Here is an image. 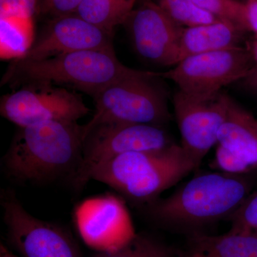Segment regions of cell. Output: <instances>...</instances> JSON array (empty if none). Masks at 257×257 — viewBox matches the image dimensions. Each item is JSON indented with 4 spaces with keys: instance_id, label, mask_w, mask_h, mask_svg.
Instances as JSON below:
<instances>
[{
    "instance_id": "cell-21",
    "label": "cell",
    "mask_w": 257,
    "mask_h": 257,
    "mask_svg": "<svg viewBox=\"0 0 257 257\" xmlns=\"http://www.w3.org/2000/svg\"><path fill=\"white\" fill-rule=\"evenodd\" d=\"M202 9L219 20H225L242 28L243 3L236 0H194Z\"/></svg>"
},
{
    "instance_id": "cell-4",
    "label": "cell",
    "mask_w": 257,
    "mask_h": 257,
    "mask_svg": "<svg viewBox=\"0 0 257 257\" xmlns=\"http://www.w3.org/2000/svg\"><path fill=\"white\" fill-rule=\"evenodd\" d=\"M197 168L181 145L172 144L163 150L115 157L94 169L89 179L106 184L135 202L150 203Z\"/></svg>"
},
{
    "instance_id": "cell-3",
    "label": "cell",
    "mask_w": 257,
    "mask_h": 257,
    "mask_svg": "<svg viewBox=\"0 0 257 257\" xmlns=\"http://www.w3.org/2000/svg\"><path fill=\"white\" fill-rule=\"evenodd\" d=\"M119 60L113 47L71 52L43 60H13L2 85L69 87L94 97L111 83L136 73Z\"/></svg>"
},
{
    "instance_id": "cell-17",
    "label": "cell",
    "mask_w": 257,
    "mask_h": 257,
    "mask_svg": "<svg viewBox=\"0 0 257 257\" xmlns=\"http://www.w3.org/2000/svg\"><path fill=\"white\" fill-rule=\"evenodd\" d=\"M33 18L17 15L0 16L2 60L23 59L35 42Z\"/></svg>"
},
{
    "instance_id": "cell-16",
    "label": "cell",
    "mask_w": 257,
    "mask_h": 257,
    "mask_svg": "<svg viewBox=\"0 0 257 257\" xmlns=\"http://www.w3.org/2000/svg\"><path fill=\"white\" fill-rule=\"evenodd\" d=\"M242 32L234 24L221 20L184 28L179 42V62L189 56L239 46Z\"/></svg>"
},
{
    "instance_id": "cell-5",
    "label": "cell",
    "mask_w": 257,
    "mask_h": 257,
    "mask_svg": "<svg viewBox=\"0 0 257 257\" xmlns=\"http://www.w3.org/2000/svg\"><path fill=\"white\" fill-rule=\"evenodd\" d=\"M156 72L138 70L111 83L93 97L95 111L84 125V135L108 123L147 124L162 126L170 119L163 91L153 82Z\"/></svg>"
},
{
    "instance_id": "cell-15",
    "label": "cell",
    "mask_w": 257,
    "mask_h": 257,
    "mask_svg": "<svg viewBox=\"0 0 257 257\" xmlns=\"http://www.w3.org/2000/svg\"><path fill=\"white\" fill-rule=\"evenodd\" d=\"M176 253L177 257H257V235L231 231L221 235L192 233Z\"/></svg>"
},
{
    "instance_id": "cell-2",
    "label": "cell",
    "mask_w": 257,
    "mask_h": 257,
    "mask_svg": "<svg viewBox=\"0 0 257 257\" xmlns=\"http://www.w3.org/2000/svg\"><path fill=\"white\" fill-rule=\"evenodd\" d=\"M249 175L216 172L189 180L170 197L149 203V213L159 224L193 229L229 216L250 195Z\"/></svg>"
},
{
    "instance_id": "cell-13",
    "label": "cell",
    "mask_w": 257,
    "mask_h": 257,
    "mask_svg": "<svg viewBox=\"0 0 257 257\" xmlns=\"http://www.w3.org/2000/svg\"><path fill=\"white\" fill-rule=\"evenodd\" d=\"M89 218L79 219L83 239L97 251H114L130 241L136 233L126 211L116 199L98 201Z\"/></svg>"
},
{
    "instance_id": "cell-26",
    "label": "cell",
    "mask_w": 257,
    "mask_h": 257,
    "mask_svg": "<svg viewBox=\"0 0 257 257\" xmlns=\"http://www.w3.org/2000/svg\"><path fill=\"white\" fill-rule=\"evenodd\" d=\"M242 28L252 32L257 37V0H246L243 3Z\"/></svg>"
},
{
    "instance_id": "cell-23",
    "label": "cell",
    "mask_w": 257,
    "mask_h": 257,
    "mask_svg": "<svg viewBox=\"0 0 257 257\" xmlns=\"http://www.w3.org/2000/svg\"><path fill=\"white\" fill-rule=\"evenodd\" d=\"M211 167L218 172L233 175H250L251 170L239 157L220 146L216 145L215 157Z\"/></svg>"
},
{
    "instance_id": "cell-14",
    "label": "cell",
    "mask_w": 257,
    "mask_h": 257,
    "mask_svg": "<svg viewBox=\"0 0 257 257\" xmlns=\"http://www.w3.org/2000/svg\"><path fill=\"white\" fill-rule=\"evenodd\" d=\"M217 145L239 157L251 173L257 172V117L230 96Z\"/></svg>"
},
{
    "instance_id": "cell-20",
    "label": "cell",
    "mask_w": 257,
    "mask_h": 257,
    "mask_svg": "<svg viewBox=\"0 0 257 257\" xmlns=\"http://www.w3.org/2000/svg\"><path fill=\"white\" fill-rule=\"evenodd\" d=\"M157 3L179 26L189 28L219 20L198 6L194 0H157Z\"/></svg>"
},
{
    "instance_id": "cell-27",
    "label": "cell",
    "mask_w": 257,
    "mask_h": 257,
    "mask_svg": "<svg viewBox=\"0 0 257 257\" xmlns=\"http://www.w3.org/2000/svg\"><path fill=\"white\" fill-rule=\"evenodd\" d=\"M246 80V84L248 85V87L251 88L253 91L257 94V72L255 70H252L251 74L245 79Z\"/></svg>"
},
{
    "instance_id": "cell-30",
    "label": "cell",
    "mask_w": 257,
    "mask_h": 257,
    "mask_svg": "<svg viewBox=\"0 0 257 257\" xmlns=\"http://www.w3.org/2000/svg\"><path fill=\"white\" fill-rule=\"evenodd\" d=\"M141 1L143 2V3H145V2L151 1V0H141Z\"/></svg>"
},
{
    "instance_id": "cell-25",
    "label": "cell",
    "mask_w": 257,
    "mask_h": 257,
    "mask_svg": "<svg viewBox=\"0 0 257 257\" xmlns=\"http://www.w3.org/2000/svg\"><path fill=\"white\" fill-rule=\"evenodd\" d=\"M40 0H0V16L17 15L33 18Z\"/></svg>"
},
{
    "instance_id": "cell-11",
    "label": "cell",
    "mask_w": 257,
    "mask_h": 257,
    "mask_svg": "<svg viewBox=\"0 0 257 257\" xmlns=\"http://www.w3.org/2000/svg\"><path fill=\"white\" fill-rule=\"evenodd\" d=\"M126 24L135 50L145 60L157 65L174 67L179 61L182 29L160 5L147 1L134 10Z\"/></svg>"
},
{
    "instance_id": "cell-24",
    "label": "cell",
    "mask_w": 257,
    "mask_h": 257,
    "mask_svg": "<svg viewBox=\"0 0 257 257\" xmlns=\"http://www.w3.org/2000/svg\"><path fill=\"white\" fill-rule=\"evenodd\" d=\"M83 0H40L38 10L52 18L75 14Z\"/></svg>"
},
{
    "instance_id": "cell-7",
    "label": "cell",
    "mask_w": 257,
    "mask_h": 257,
    "mask_svg": "<svg viewBox=\"0 0 257 257\" xmlns=\"http://www.w3.org/2000/svg\"><path fill=\"white\" fill-rule=\"evenodd\" d=\"M162 126L147 124L108 123L98 125L86 135L82 157L72 183L82 189L98 166L130 152L156 151L172 145Z\"/></svg>"
},
{
    "instance_id": "cell-19",
    "label": "cell",
    "mask_w": 257,
    "mask_h": 257,
    "mask_svg": "<svg viewBox=\"0 0 257 257\" xmlns=\"http://www.w3.org/2000/svg\"><path fill=\"white\" fill-rule=\"evenodd\" d=\"M93 257H177V253L155 236L140 233L117 249L97 251Z\"/></svg>"
},
{
    "instance_id": "cell-10",
    "label": "cell",
    "mask_w": 257,
    "mask_h": 257,
    "mask_svg": "<svg viewBox=\"0 0 257 257\" xmlns=\"http://www.w3.org/2000/svg\"><path fill=\"white\" fill-rule=\"evenodd\" d=\"M229 99L222 93L213 99H200L179 90L174 96V111L182 138L180 145L198 167L209 150L217 145Z\"/></svg>"
},
{
    "instance_id": "cell-9",
    "label": "cell",
    "mask_w": 257,
    "mask_h": 257,
    "mask_svg": "<svg viewBox=\"0 0 257 257\" xmlns=\"http://www.w3.org/2000/svg\"><path fill=\"white\" fill-rule=\"evenodd\" d=\"M90 112L79 94L55 85H25L2 97V116L19 127L77 121Z\"/></svg>"
},
{
    "instance_id": "cell-8",
    "label": "cell",
    "mask_w": 257,
    "mask_h": 257,
    "mask_svg": "<svg viewBox=\"0 0 257 257\" xmlns=\"http://www.w3.org/2000/svg\"><path fill=\"white\" fill-rule=\"evenodd\" d=\"M7 236L20 257H82L72 235L63 228L30 214L14 193L1 197Z\"/></svg>"
},
{
    "instance_id": "cell-28",
    "label": "cell",
    "mask_w": 257,
    "mask_h": 257,
    "mask_svg": "<svg viewBox=\"0 0 257 257\" xmlns=\"http://www.w3.org/2000/svg\"><path fill=\"white\" fill-rule=\"evenodd\" d=\"M0 257H20L18 254H15L14 253L10 251L5 245L1 244L0 248Z\"/></svg>"
},
{
    "instance_id": "cell-22",
    "label": "cell",
    "mask_w": 257,
    "mask_h": 257,
    "mask_svg": "<svg viewBox=\"0 0 257 257\" xmlns=\"http://www.w3.org/2000/svg\"><path fill=\"white\" fill-rule=\"evenodd\" d=\"M234 232L254 233L257 231V191L250 194L229 216Z\"/></svg>"
},
{
    "instance_id": "cell-29",
    "label": "cell",
    "mask_w": 257,
    "mask_h": 257,
    "mask_svg": "<svg viewBox=\"0 0 257 257\" xmlns=\"http://www.w3.org/2000/svg\"><path fill=\"white\" fill-rule=\"evenodd\" d=\"M250 52H251V57H252L253 64H254L253 70L257 72V37L256 40L253 42L251 51Z\"/></svg>"
},
{
    "instance_id": "cell-6",
    "label": "cell",
    "mask_w": 257,
    "mask_h": 257,
    "mask_svg": "<svg viewBox=\"0 0 257 257\" xmlns=\"http://www.w3.org/2000/svg\"><path fill=\"white\" fill-rule=\"evenodd\" d=\"M254 68L251 52L236 46L189 56L167 72L158 73L177 84L179 90L200 99H213L221 89L245 79Z\"/></svg>"
},
{
    "instance_id": "cell-18",
    "label": "cell",
    "mask_w": 257,
    "mask_h": 257,
    "mask_svg": "<svg viewBox=\"0 0 257 257\" xmlns=\"http://www.w3.org/2000/svg\"><path fill=\"white\" fill-rule=\"evenodd\" d=\"M137 2L138 0H83L75 14L113 34L116 27L128 21Z\"/></svg>"
},
{
    "instance_id": "cell-12",
    "label": "cell",
    "mask_w": 257,
    "mask_h": 257,
    "mask_svg": "<svg viewBox=\"0 0 257 257\" xmlns=\"http://www.w3.org/2000/svg\"><path fill=\"white\" fill-rule=\"evenodd\" d=\"M113 47L112 34L77 14L52 18L23 59L43 60L55 56Z\"/></svg>"
},
{
    "instance_id": "cell-31",
    "label": "cell",
    "mask_w": 257,
    "mask_h": 257,
    "mask_svg": "<svg viewBox=\"0 0 257 257\" xmlns=\"http://www.w3.org/2000/svg\"><path fill=\"white\" fill-rule=\"evenodd\" d=\"M255 234H256L257 235V231H255Z\"/></svg>"
},
{
    "instance_id": "cell-1",
    "label": "cell",
    "mask_w": 257,
    "mask_h": 257,
    "mask_svg": "<svg viewBox=\"0 0 257 257\" xmlns=\"http://www.w3.org/2000/svg\"><path fill=\"white\" fill-rule=\"evenodd\" d=\"M84 125L77 121H50L20 127L3 166L10 178L42 183L67 175L71 179L80 166Z\"/></svg>"
}]
</instances>
